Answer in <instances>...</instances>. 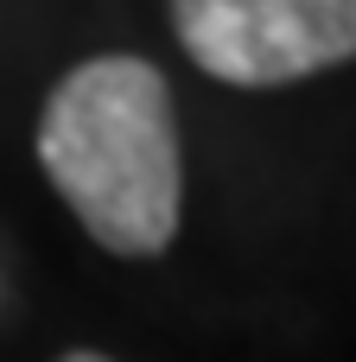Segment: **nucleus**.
Segmentation results:
<instances>
[{"mask_svg":"<svg viewBox=\"0 0 356 362\" xmlns=\"http://www.w3.org/2000/svg\"><path fill=\"white\" fill-rule=\"evenodd\" d=\"M38 165L96 248L121 261L166 255L185 216V140L166 70L134 51L70 64L38 108Z\"/></svg>","mask_w":356,"mask_h":362,"instance_id":"1","label":"nucleus"},{"mask_svg":"<svg viewBox=\"0 0 356 362\" xmlns=\"http://www.w3.org/2000/svg\"><path fill=\"white\" fill-rule=\"evenodd\" d=\"M185 57L229 89H287L356 57V0H172Z\"/></svg>","mask_w":356,"mask_h":362,"instance_id":"2","label":"nucleus"},{"mask_svg":"<svg viewBox=\"0 0 356 362\" xmlns=\"http://www.w3.org/2000/svg\"><path fill=\"white\" fill-rule=\"evenodd\" d=\"M57 362H108L102 350H70V356H57Z\"/></svg>","mask_w":356,"mask_h":362,"instance_id":"3","label":"nucleus"}]
</instances>
